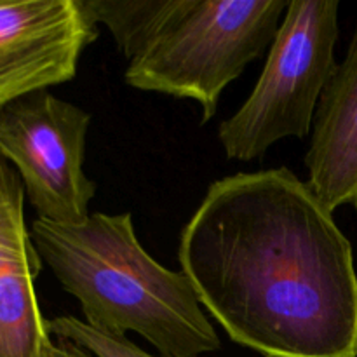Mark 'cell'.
I'll list each match as a JSON object with an SVG mask.
<instances>
[{
	"label": "cell",
	"instance_id": "cell-4",
	"mask_svg": "<svg viewBox=\"0 0 357 357\" xmlns=\"http://www.w3.org/2000/svg\"><path fill=\"white\" fill-rule=\"evenodd\" d=\"M338 9V0L289 2L257 86L220 124L227 159H260L274 143L312 132L317 105L337 68Z\"/></svg>",
	"mask_w": 357,
	"mask_h": 357
},
{
	"label": "cell",
	"instance_id": "cell-5",
	"mask_svg": "<svg viewBox=\"0 0 357 357\" xmlns=\"http://www.w3.org/2000/svg\"><path fill=\"white\" fill-rule=\"evenodd\" d=\"M91 114L47 89L0 108V157L21 178L38 218L82 223L96 195L84 173Z\"/></svg>",
	"mask_w": 357,
	"mask_h": 357
},
{
	"label": "cell",
	"instance_id": "cell-9",
	"mask_svg": "<svg viewBox=\"0 0 357 357\" xmlns=\"http://www.w3.org/2000/svg\"><path fill=\"white\" fill-rule=\"evenodd\" d=\"M91 23L105 24L129 63L142 56L192 0H79Z\"/></svg>",
	"mask_w": 357,
	"mask_h": 357
},
{
	"label": "cell",
	"instance_id": "cell-3",
	"mask_svg": "<svg viewBox=\"0 0 357 357\" xmlns=\"http://www.w3.org/2000/svg\"><path fill=\"white\" fill-rule=\"evenodd\" d=\"M288 0H192L124 73L139 91L195 100L211 121L225 87L272 45Z\"/></svg>",
	"mask_w": 357,
	"mask_h": 357
},
{
	"label": "cell",
	"instance_id": "cell-8",
	"mask_svg": "<svg viewBox=\"0 0 357 357\" xmlns=\"http://www.w3.org/2000/svg\"><path fill=\"white\" fill-rule=\"evenodd\" d=\"M305 167L307 183L331 213L357 211V28L317 105Z\"/></svg>",
	"mask_w": 357,
	"mask_h": 357
},
{
	"label": "cell",
	"instance_id": "cell-2",
	"mask_svg": "<svg viewBox=\"0 0 357 357\" xmlns=\"http://www.w3.org/2000/svg\"><path fill=\"white\" fill-rule=\"evenodd\" d=\"M30 236L93 330L112 337L135 331L160 357H199L222 347L187 275L143 250L131 213H93L77 225L37 218Z\"/></svg>",
	"mask_w": 357,
	"mask_h": 357
},
{
	"label": "cell",
	"instance_id": "cell-7",
	"mask_svg": "<svg viewBox=\"0 0 357 357\" xmlns=\"http://www.w3.org/2000/svg\"><path fill=\"white\" fill-rule=\"evenodd\" d=\"M23 204L20 174L0 157V357H42L51 342L35 295L42 258Z\"/></svg>",
	"mask_w": 357,
	"mask_h": 357
},
{
	"label": "cell",
	"instance_id": "cell-6",
	"mask_svg": "<svg viewBox=\"0 0 357 357\" xmlns=\"http://www.w3.org/2000/svg\"><path fill=\"white\" fill-rule=\"evenodd\" d=\"M98 35L79 0H0V108L72 80Z\"/></svg>",
	"mask_w": 357,
	"mask_h": 357
},
{
	"label": "cell",
	"instance_id": "cell-10",
	"mask_svg": "<svg viewBox=\"0 0 357 357\" xmlns=\"http://www.w3.org/2000/svg\"><path fill=\"white\" fill-rule=\"evenodd\" d=\"M49 337L72 342L94 357H160L152 356L132 344L128 337H112L87 326L73 316H59L45 321Z\"/></svg>",
	"mask_w": 357,
	"mask_h": 357
},
{
	"label": "cell",
	"instance_id": "cell-11",
	"mask_svg": "<svg viewBox=\"0 0 357 357\" xmlns=\"http://www.w3.org/2000/svg\"><path fill=\"white\" fill-rule=\"evenodd\" d=\"M42 357H94L91 352L84 351L79 345L72 344V342L59 340L58 342H49L47 347L42 352Z\"/></svg>",
	"mask_w": 357,
	"mask_h": 357
},
{
	"label": "cell",
	"instance_id": "cell-1",
	"mask_svg": "<svg viewBox=\"0 0 357 357\" xmlns=\"http://www.w3.org/2000/svg\"><path fill=\"white\" fill-rule=\"evenodd\" d=\"M178 260L236 344L265 357H357L351 241L288 167L211 183Z\"/></svg>",
	"mask_w": 357,
	"mask_h": 357
}]
</instances>
